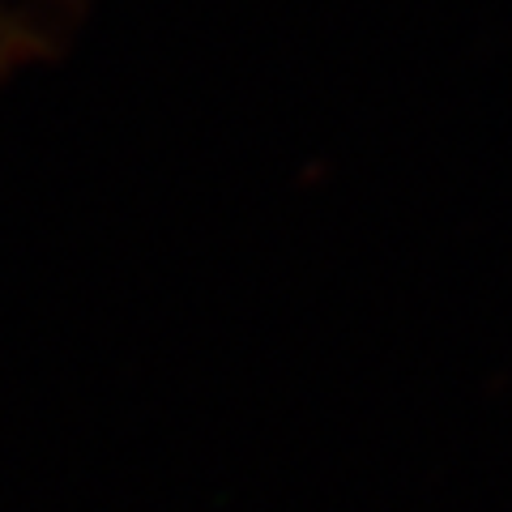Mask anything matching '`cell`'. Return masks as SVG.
<instances>
[{
  "label": "cell",
  "instance_id": "1",
  "mask_svg": "<svg viewBox=\"0 0 512 512\" xmlns=\"http://www.w3.org/2000/svg\"><path fill=\"white\" fill-rule=\"evenodd\" d=\"M82 0H0V82L43 56L69 35Z\"/></svg>",
  "mask_w": 512,
  "mask_h": 512
}]
</instances>
